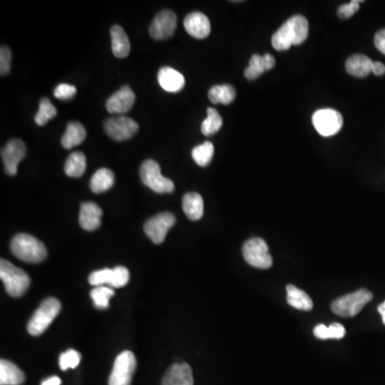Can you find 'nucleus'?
<instances>
[{
  "mask_svg": "<svg viewBox=\"0 0 385 385\" xmlns=\"http://www.w3.org/2000/svg\"><path fill=\"white\" fill-rule=\"evenodd\" d=\"M26 156V146L23 140L11 139L1 150V158L5 164V170L9 176L17 174V166Z\"/></svg>",
  "mask_w": 385,
  "mask_h": 385,
  "instance_id": "13",
  "label": "nucleus"
},
{
  "mask_svg": "<svg viewBox=\"0 0 385 385\" xmlns=\"http://www.w3.org/2000/svg\"><path fill=\"white\" fill-rule=\"evenodd\" d=\"M264 57V61H266V69H268V71L269 70H272L274 66H275V58L273 57L270 54H266Z\"/></svg>",
  "mask_w": 385,
  "mask_h": 385,
  "instance_id": "42",
  "label": "nucleus"
},
{
  "mask_svg": "<svg viewBox=\"0 0 385 385\" xmlns=\"http://www.w3.org/2000/svg\"><path fill=\"white\" fill-rule=\"evenodd\" d=\"M112 270L110 269H102V270L94 271L89 276V284L94 287L110 286L112 282Z\"/></svg>",
  "mask_w": 385,
  "mask_h": 385,
  "instance_id": "35",
  "label": "nucleus"
},
{
  "mask_svg": "<svg viewBox=\"0 0 385 385\" xmlns=\"http://www.w3.org/2000/svg\"><path fill=\"white\" fill-rule=\"evenodd\" d=\"M11 252L14 256L25 262L38 264L47 256V250L41 241L31 234H16L11 241Z\"/></svg>",
  "mask_w": 385,
  "mask_h": 385,
  "instance_id": "2",
  "label": "nucleus"
},
{
  "mask_svg": "<svg viewBox=\"0 0 385 385\" xmlns=\"http://www.w3.org/2000/svg\"><path fill=\"white\" fill-rule=\"evenodd\" d=\"M206 114L208 116L202 123V133L204 136H212L220 131L222 126V119L216 108L209 107Z\"/></svg>",
  "mask_w": 385,
  "mask_h": 385,
  "instance_id": "29",
  "label": "nucleus"
},
{
  "mask_svg": "<svg viewBox=\"0 0 385 385\" xmlns=\"http://www.w3.org/2000/svg\"><path fill=\"white\" fill-rule=\"evenodd\" d=\"M310 25L306 17L294 15L287 20L282 27L273 35L272 45L276 51H287L292 45H301L308 39Z\"/></svg>",
  "mask_w": 385,
  "mask_h": 385,
  "instance_id": "1",
  "label": "nucleus"
},
{
  "mask_svg": "<svg viewBox=\"0 0 385 385\" xmlns=\"http://www.w3.org/2000/svg\"><path fill=\"white\" fill-rule=\"evenodd\" d=\"M312 124L321 136L330 137L342 130L344 119L342 114L332 108L319 110L312 115Z\"/></svg>",
  "mask_w": 385,
  "mask_h": 385,
  "instance_id": "9",
  "label": "nucleus"
},
{
  "mask_svg": "<svg viewBox=\"0 0 385 385\" xmlns=\"http://www.w3.org/2000/svg\"><path fill=\"white\" fill-rule=\"evenodd\" d=\"M135 103V93L128 86H123L106 101V110L110 114L123 115L130 112Z\"/></svg>",
  "mask_w": 385,
  "mask_h": 385,
  "instance_id": "14",
  "label": "nucleus"
},
{
  "mask_svg": "<svg viewBox=\"0 0 385 385\" xmlns=\"http://www.w3.org/2000/svg\"><path fill=\"white\" fill-rule=\"evenodd\" d=\"M242 252L246 262L254 268L266 270L272 266V256L269 252L268 244L262 239L252 238L246 241Z\"/></svg>",
  "mask_w": 385,
  "mask_h": 385,
  "instance_id": "7",
  "label": "nucleus"
},
{
  "mask_svg": "<svg viewBox=\"0 0 385 385\" xmlns=\"http://www.w3.org/2000/svg\"><path fill=\"white\" fill-rule=\"evenodd\" d=\"M236 89L232 85H218L209 90V100L213 104H228L232 103L236 99Z\"/></svg>",
  "mask_w": 385,
  "mask_h": 385,
  "instance_id": "27",
  "label": "nucleus"
},
{
  "mask_svg": "<svg viewBox=\"0 0 385 385\" xmlns=\"http://www.w3.org/2000/svg\"><path fill=\"white\" fill-rule=\"evenodd\" d=\"M184 28L195 39H206L211 32V23L202 12H190L186 16Z\"/></svg>",
  "mask_w": 385,
  "mask_h": 385,
  "instance_id": "15",
  "label": "nucleus"
},
{
  "mask_svg": "<svg viewBox=\"0 0 385 385\" xmlns=\"http://www.w3.org/2000/svg\"><path fill=\"white\" fill-rule=\"evenodd\" d=\"M287 302L292 308L300 310H312L314 303L306 292L294 285L286 287Z\"/></svg>",
  "mask_w": 385,
  "mask_h": 385,
  "instance_id": "24",
  "label": "nucleus"
},
{
  "mask_svg": "<svg viewBox=\"0 0 385 385\" xmlns=\"http://www.w3.org/2000/svg\"><path fill=\"white\" fill-rule=\"evenodd\" d=\"M61 384V380L58 377H51L47 380L43 381L41 385H60Z\"/></svg>",
  "mask_w": 385,
  "mask_h": 385,
  "instance_id": "43",
  "label": "nucleus"
},
{
  "mask_svg": "<svg viewBox=\"0 0 385 385\" xmlns=\"http://www.w3.org/2000/svg\"><path fill=\"white\" fill-rule=\"evenodd\" d=\"M86 135L87 133L83 124L76 121L70 122L61 138L62 147L66 149L77 147L80 144H83Z\"/></svg>",
  "mask_w": 385,
  "mask_h": 385,
  "instance_id": "23",
  "label": "nucleus"
},
{
  "mask_svg": "<svg viewBox=\"0 0 385 385\" xmlns=\"http://www.w3.org/2000/svg\"><path fill=\"white\" fill-rule=\"evenodd\" d=\"M176 224V218L169 212H163L144 222V230L148 238L156 244L163 243L168 232Z\"/></svg>",
  "mask_w": 385,
  "mask_h": 385,
  "instance_id": "10",
  "label": "nucleus"
},
{
  "mask_svg": "<svg viewBox=\"0 0 385 385\" xmlns=\"http://www.w3.org/2000/svg\"><path fill=\"white\" fill-rule=\"evenodd\" d=\"M139 176L142 183L151 188L153 192L158 194L174 192V182L162 174L160 165L156 160H144L140 166Z\"/></svg>",
  "mask_w": 385,
  "mask_h": 385,
  "instance_id": "6",
  "label": "nucleus"
},
{
  "mask_svg": "<svg viewBox=\"0 0 385 385\" xmlns=\"http://www.w3.org/2000/svg\"><path fill=\"white\" fill-rule=\"evenodd\" d=\"M176 28V15L172 10H163L158 12L152 21L149 28V33L152 39H169L172 37Z\"/></svg>",
  "mask_w": 385,
  "mask_h": 385,
  "instance_id": "12",
  "label": "nucleus"
},
{
  "mask_svg": "<svg viewBox=\"0 0 385 385\" xmlns=\"http://www.w3.org/2000/svg\"><path fill=\"white\" fill-rule=\"evenodd\" d=\"M106 134L116 142H124L133 137L138 131L137 122L126 116H118L106 120L104 124Z\"/></svg>",
  "mask_w": 385,
  "mask_h": 385,
  "instance_id": "11",
  "label": "nucleus"
},
{
  "mask_svg": "<svg viewBox=\"0 0 385 385\" xmlns=\"http://www.w3.org/2000/svg\"><path fill=\"white\" fill-rule=\"evenodd\" d=\"M162 385H194L192 368L186 363L174 364L164 376Z\"/></svg>",
  "mask_w": 385,
  "mask_h": 385,
  "instance_id": "17",
  "label": "nucleus"
},
{
  "mask_svg": "<svg viewBox=\"0 0 385 385\" xmlns=\"http://www.w3.org/2000/svg\"><path fill=\"white\" fill-rule=\"evenodd\" d=\"M0 278L5 284L7 294L13 298L25 294L30 286V278L27 273L8 260L1 259L0 262Z\"/></svg>",
  "mask_w": 385,
  "mask_h": 385,
  "instance_id": "3",
  "label": "nucleus"
},
{
  "mask_svg": "<svg viewBox=\"0 0 385 385\" xmlns=\"http://www.w3.org/2000/svg\"><path fill=\"white\" fill-rule=\"evenodd\" d=\"M56 116H57V110L55 106L52 104L50 99L43 98L40 101L39 110H38L37 115L35 116L36 123L40 126H45L50 120L53 119Z\"/></svg>",
  "mask_w": 385,
  "mask_h": 385,
  "instance_id": "32",
  "label": "nucleus"
},
{
  "mask_svg": "<svg viewBox=\"0 0 385 385\" xmlns=\"http://www.w3.org/2000/svg\"><path fill=\"white\" fill-rule=\"evenodd\" d=\"M112 38V50L114 55L117 58L128 57L131 51V43L123 28L119 25L112 26L110 29Z\"/></svg>",
  "mask_w": 385,
  "mask_h": 385,
  "instance_id": "19",
  "label": "nucleus"
},
{
  "mask_svg": "<svg viewBox=\"0 0 385 385\" xmlns=\"http://www.w3.org/2000/svg\"><path fill=\"white\" fill-rule=\"evenodd\" d=\"M80 354L75 350H68L62 353L59 358V366L61 370L76 368L80 365Z\"/></svg>",
  "mask_w": 385,
  "mask_h": 385,
  "instance_id": "34",
  "label": "nucleus"
},
{
  "mask_svg": "<svg viewBox=\"0 0 385 385\" xmlns=\"http://www.w3.org/2000/svg\"><path fill=\"white\" fill-rule=\"evenodd\" d=\"M102 209L92 202L80 204V225L87 232H93L101 226Z\"/></svg>",
  "mask_w": 385,
  "mask_h": 385,
  "instance_id": "16",
  "label": "nucleus"
},
{
  "mask_svg": "<svg viewBox=\"0 0 385 385\" xmlns=\"http://www.w3.org/2000/svg\"><path fill=\"white\" fill-rule=\"evenodd\" d=\"M372 61L365 55H352L346 61V70L350 75L356 77H366L372 71Z\"/></svg>",
  "mask_w": 385,
  "mask_h": 385,
  "instance_id": "20",
  "label": "nucleus"
},
{
  "mask_svg": "<svg viewBox=\"0 0 385 385\" xmlns=\"http://www.w3.org/2000/svg\"><path fill=\"white\" fill-rule=\"evenodd\" d=\"M61 310V304L55 298H48L44 300L39 308L32 315L28 322V333L32 336H39L47 330L54 319Z\"/></svg>",
  "mask_w": 385,
  "mask_h": 385,
  "instance_id": "4",
  "label": "nucleus"
},
{
  "mask_svg": "<svg viewBox=\"0 0 385 385\" xmlns=\"http://www.w3.org/2000/svg\"><path fill=\"white\" fill-rule=\"evenodd\" d=\"M115 296V292L106 286L96 287L92 289L91 296L94 306L99 310H106L110 306V300Z\"/></svg>",
  "mask_w": 385,
  "mask_h": 385,
  "instance_id": "31",
  "label": "nucleus"
},
{
  "mask_svg": "<svg viewBox=\"0 0 385 385\" xmlns=\"http://www.w3.org/2000/svg\"><path fill=\"white\" fill-rule=\"evenodd\" d=\"M266 71H268V69H266L264 56L252 55L248 67L244 71V75L248 80H254L259 77Z\"/></svg>",
  "mask_w": 385,
  "mask_h": 385,
  "instance_id": "33",
  "label": "nucleus"
},
{
  "mask_svg": "<svg viewBox=\"0 0 385 385\" xmlns=\"http://www.w3.org/2000/svg\"><path fill=\"white\" fill-rule=\"evenodd\" d=\"M130 280V272L128 269L124 266H116L115 269H112V282H110V287L112 288H121V287L126 286Z\"/></svg>",
  "mask_w": 385,
  "mask_h": 385,
  "instance_id": "36",
  "label": "nucleus"
},
{
  "mask_svg": "<svg viewBox=\"0 0 385 385\" xmlns=\"http://www.w3.org/2000/svg\"><path fill=\"white\" fill-rule=\"evenodd\" d=\"M374 296L367 289H358L352 294H346L335 300L331 308L335 314L340 317H354L363 310L367 303L372 300Z\"/></svg>",
  "mask_w": 385,
  "mask_h": 385,
  "instance_id": "5",
  "label": "nucleus"
},
{
  "mask_svg": "<svg viewBox=\"0 0 385 385\" xmlns=\"http://www.w3.org/2000/svg\"><path fill=\"white\" fill-rule=\"evenodd\" d=\"M372 73H374L377 76H382L385 74V66L382 62H374L372 64Z\"/></svg>",
  "mask_w": 385,
  "mask_h": 385,
  "instance_id": "41",
  "label": "nucleus"
},
{
  "mask_svg": "<svg viewBox=\"0 0 385 385\" xmlns=\"http://www.w3.org/2000/svg\"><path fill=\"white\" fill-rule=\"evenodd\" d=\"M378 312H379V314L381 315V317H382L383 324H385V301L384 302L381 303V304L379 305Z\"/></svg>",
  "mask_w": 385,
  "mask_h": 385,
  "instance_id": "44",
  "label": "nucleus"
},
{
  "mask_svg": "<svg viewBox=\"0 0 385 385\" xmlns=\"http://www.w3.org/2000/svg\"><path fill=\"white\" fill-rule=\"evenodd\" d=\"M158 84L165 91L176 93L186 86V78L179 71L170 67H163L158 73Z\"/></svg>",
  "mask_w": 385,
  "mask_h": 385,
  "instance_id": "18",
  "label": "nucleus"
},
{
  "mask_svg": "<svg viewBox=\"0 0 385 385\" xmlns=\"http://www.w3.org/2000/svg\"><path fill=\"white\" fill-rule=\"evenodd\" d=\"M184 213L190 220H198L204 216V199L196 192L186 194L182 199Z\"/></svg>",
  "mask_w": 385,
  "mask_h": 385,
  "instance_id": "22",
  "label": "nucleus"
},
{
  "mask_svg": "<svg viewBox=\"0 0 385 385\" xmlns=\"http://www.w3.org/2000/svg\"><path fill=\"white\" fill-rule=\"evenodd\" d=\"M214 146L212 142H206L192 150V156L197 165L204 167L211 163L213 158Z\"/></svg>",
  "mask_w": 385,
  "mask_h": 385,
  "instance_id": "30",
  "label": "nucleus"
},
{
  "mask_svg": "<svg viewBox=\"0 0 385 385\" xmlns=\"http://www.w3.org/2000/svg\"><path fill=\"white\" fill-rule=\"evenodd\" d=\"M87 167V160L83 152L76 151L70 154L64 164V172L71 178H80L83 176Z\"/></svg>",
  "mask_w": 385,
  "mask_h": 385,
  "instance_id": "26",
  "label": "nucleus"
},
{
  "mask_svg": "<svg viewBox=\"0 0 385 385\" xmlns=\"http://www.w3.org/2000/svg\"><path fill=\"white\" fill-rule=\"evenodd\" d=\"M76 94V87L69 84H60L54 90V96L59 100L72 99Z\"/></svg>",
  "mask_w": 385,
  "mask_h": 385,
  "instance_id": "39",
  "label": "nucleus"
},
{
  "mask_svg": "<svg viewBox=\"0 0 385 385\" xmlns=\"http://www.w3.org/2000/svg\"><path fill=\"white\" fill-rule=\"evenodd\" d=\"M25 375L19 367L7 360L0 361V385H22Z\"/></svg>",
  "mask_w": 385,
  "mask_h": 385,
  "instance_id": "21",
  "label": "nucleus"
},
{
  "mask_svg": "<svg viewBox=\"0 0 385 385\" xmlns=\"http://www.w3.org/2000/svg\"><path fill=\"white\" fill-rule=\"evenodd\" d=\"M375 45L379 52L385 55V29L377 32L375 36Z\"/></svg>",
  "mask_w": 385,
  "mask_h": 385,
  "instance_id": "40",
  "label": "nucleus"
},
{
  "mask_svg": "<svg viewBox=\"0 0 385 385\" xmlns=\"http://www.w3.org/2000/svg\"><path fill=\"white\" fill-rule=\"evenodd\" d=\"M314 334L319 340H342L346 335V329L340 324H333L330 326L318 324L314 329Z\"/></svg>",
  "mask_w": 385,
  "mask_h": 385,
  "instance_id": "28",
  "label": "nucleus"
},
{
  "mask_svg": "<svg viewBox=\"0 0 385 385\" xmlns=\"http://www.w3.org/2000/svg\"><path fill=\"white\" fill-rule=\"evenodd\" d=\"M12 53L8 46H1L0 50V74L8 75L11 69Z\"/></svg>",
  "mask_w": 385,
  "mask_h": 385,
  "instance_id": "37",
  "label": "nucleus"
},
{
  "mask_svg": "<svg viewBox=\"0 0 385 385\" xmlns=\"http://www.w3.org/2000/svg\"><path fill=\"white\" fill-rule=\"evenodd\" d=\"M362 1L358 0H353L351 3H345V5L340 6L337 10V14L340 16V19L347 20L350 19L351 16L354 15L356 12L360 9V3Z\"/></svg>",
  "mask_w": 385,
  "mask_h": 385,
  "instance_id": "38",
  "label": "nucleus"
},
{
  "mask_svg": "<svg viewBox=\"0 0 385 385\" xmlns=\"http://www.w3.org/2000/svg\"><path fill=\"white\" fill-rule=\"evenodd\" d=\"M136 369V358L131 351L120 353L114 363L108 385H131Z\"/></svg>",
  "mask_w": 385,
  "mask_h": 385,
  "instance_id": "8",
  "label": "nucleus"
},
{
  "mask_svg": "<svg viewBox=\"0 0 385 385\" xmlns=\"http://www.w3.org/2000/svg\"><path fill=\"white\" fill-rule=\"evenodd\" d=\"M115 183V174L108 168L96 170L90 181V188L96 194L106 192Z\"/></svg>",
  "mask_w": 385,
  "mask_h": 385,
  "instance_id": "25",
  "label": "nucleus"
}]
</instances>
